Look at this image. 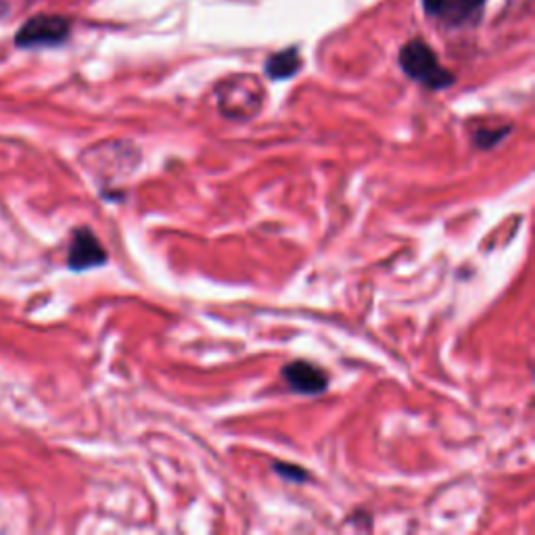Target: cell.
Wrapping results in <instances>:
<instances>
[{
  "label": "cell",
  "mask_w": 535,
  "mask_h": 535,
  "mask_svg": "<svg viewBox=\"0 0 535 535\" xmlns=\"http://www.w3.org/2000/svg\"><path fill=\"white\" fill-rule=\"evenodd\" d=\"M400 65L408 78L431 90H444L454 84V74H450L446 67H441L437 55L423 40H410L404 46L400 51Z\"/></svg>",
  "instance_id": "1"
},
{
  "label": "cell",
  "mask_w": 535,
  "mask_h": 535,
  "mask_svg": "<svg viewBox=\"0 0 535 535\" xmlns=\"http://www.w3.org/2000/svg\"><path fill=\"white\" fill-rule=\"evenodd\" d=\"M264 101V92L260 82L255 78L237 76L222 82L218 86V103L220 111L228 118L247 120L260 111Z\"/></svg>",
  "instance_id": "2"
},
{
  "label": "cell",
  "mask_w": 535,
  "mask_h": 535,
  "mask_svg": "<svg viewBox=\"0 0 535 535\" xmlns=\"http://www.w3.org/2000/svg\"><path fill=\"white\" fill-rule=\"evenodd\" d=\"M72 32V23L61 15H36L23 23L15 36L19 49H42L63 44Z\"/></svg>",
  "instance_id": "3"
},
{
  "label": "cell",
  "mask_w": 535,
  "mask_h": 535,
  "mask_svg": "<svg viewBox=\"0 0 535 535\" xmlns=\"http://www.w3.org/2000/svg\"><path fill=\"white\" fill-rule=\"evenodd\" d=\"M105 264H107V251L103 249L95 232H92L90 228H78L72 237V245H69L67 266L80 272V270L99 268Z\"/></svg>",
  "instance_id": "4"
},
{
  "label": "cell",
  "mask_w": 535,
  "mask_h": 535,
  "mask_svg": "<svg viewBox=\"0 0 535 535\" xmlns=\"http://www.w3.org/2000/svg\"><path fill=\"white\" fill-rule=\"evenodd\" d=\"M283 379L289 389L301 395H318L329 387V375L312 362L295 360L283 368Z\"/></svg>",
  "instance_id": "5"
},
{
  "label": "cell",
  "mask_w": 535,
  "mask_h": 535,
  "mask_svg": "<svg viewBox=\"0 0 535 535\" xmlns=\"http://www.w3.org/2000/svg\"><path fill=\"white\" fill-rule=\"evenodd\" d=\"M301 67V59L297 49H287L281 53H274L266 61V74L270 80H289L293 78Z\"/></svg>",
  "instance_id": "6"
},
{
  "label": "cell",
  "mask_w": 535,
  "mask_h": 535,
  "mask_svg": "<svg viewBox=\"0 0 535 535\" xmlns=\"http://www.w3.org/2000/svg\"><path fill=\"white\" fill-rule=\"evenodd\" d=\"M483 3L485 0H452V3H448L446 11H450L454 21H462V19H467L471 13H475Z\"/></svg>",
  "instance_id": "7"
},
{
  "label": "cell",
  "mask_w": 535,
  "mask_h": 535,
  "mask_svg": "<svg viewBox=\"0 0 535 535\" xmlns=\"http://www.w3.org/2000/svg\"><path fill=\"white\" fill-rule=\"evenodd\" d=\"M274 471L281 477H285L287 481H293V483H304L310 477L306 473V469L295 467V464H285V462H274Z\"/></svg>",
  "instance_id": "8"
},
{
  "label": "cell",
  "mask_w": 535,
  "mask_h": 535,
  "mask_svg": "<svg viewBox=\"0 0 535 535\" xmlns=\"http://www.w3.org/2000/svg\"><path fill=\"white\" fill-rule=\"evenodd\" d=\"M506 132H508V128L506 130H502V128H498V130H481V132H477V145L481 149H492L494 145H498L502 141V138L506 136Z\"/></svg>",
  "instance_id": "9"
},
{
  "label": "cell",
  "mask_w": 535,
  "mask_h": 535,
  "mask_svg": "<svg viewBox=\"0 0 535 535\" xmlns=\"http://www.w3.org/2000/svg\"><path fill=\"white\" fill-rule=\"evenodd\" d=\"M448 3H450V0H423L425 11H427L429 15H441V13H446Z\"/></svg>",
  "instance_id": "10"
}]
</instances>
